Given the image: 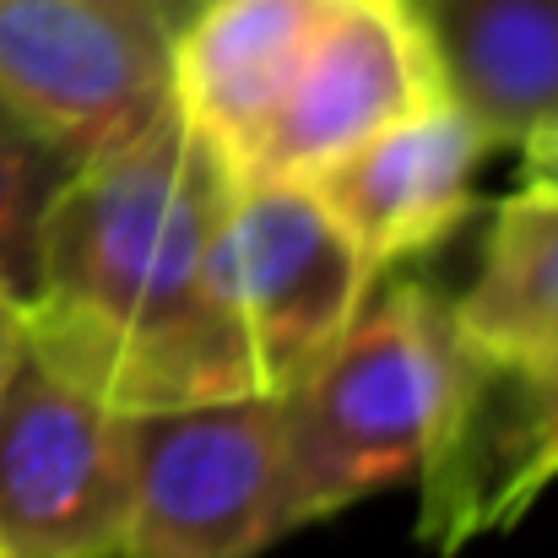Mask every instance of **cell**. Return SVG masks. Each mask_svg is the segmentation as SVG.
Returning a JSON list of instances; mask_svg holds the SVG:
<instances>
[{
  "label": "cell",
  "instance_id": "cell-1",
  "mask_svg": "<svg viewBox=\"0 0 558 558\" xmlns=\"http://www.w3.org/2000/svg\"><path fill=\"white\" fill-rule=\"evenodd\" d=\"M228 190V163L169 104L82 158L49 206L27 331L120 412L255 396L217 288Z\"/></svg>",
  "mask_w": 558,
  "mask_h": 558
},
{
  "label": "cell",
  "instance_id": "cell-2",
  "mask_svg": "<svg viewBox=\"0 0 558 558\" xmlns=\"http://www.w3.org/2000/svg\"><path fill=\"white\" fill-rule=\"evenodd\" d=\"M456 320V390L417 472V532L456 554L515 526L558 483V195L515 190L483 244Z\"/></svg>",
  "mask_w": 558,
  "mask_h": 558
},
{
  "label": "cell",
  "instance_id": "cell-3",
  "mask_svg": "<svg viewBox=\"0 0 558 558\" xmlns=\"http://www.w3.org/2000/svg\"><path fill=\"white\" fill-rule=\"evenodd\" d=\"M456 390L450 299L390 282L364 299L331 353L282 390L277 526L299 532L423 472Z\"/></svg>",
  "mask_w": 558,
  "mask_h": 558
},
{
  "label": "cell",
  "instance_id": "cell-4",
  "mask_svg": "<svg viewBox=\"0 0 558 558\" xmlns=\"http://www.w3.org/2000/svg\"><path fill=\"white\" fill-rule=\"evenodd\" d=\"M125 456L120 558H255L282 537V396L125 412Z\"/></svg>",
  "mask_w": 558,
  "mask_h": 558
},
{
  "label": "cell",
  "instance_id": "cell-5",
  "mask_svg": "<svg viewBox=\"0 0 558 558\" xmlns=\"http://www.w3.org/2000/svg\"><path fill=\"white\" fill-rule=\"evenodd\" d=\"M125 510V412L27 331L0 374V548L5 558H120Z\"/></svg>",
  "mask_w": 558,
  "mask_h": 558
},
{
  "label": "cell",
  "instance_id": "cell-6",
  "mask_svg": "<svg viewBox=\"0 0 558 558\" xmlns=\"http://www.w3.org/2000/svg\"><path fill=\"white\" fill-rule=\"evenodd\" d=\"M217 288L255 390L282 396L353 326L374 271L310 180H233L217 217Z\"/></svg>",
  "mask_w": 558,
  "mask_h": 558
},
{
  "label": "cell",
  "instance_id": "cell-7",
  "mask_svg": "<svg viewBox=\"0 0 558 558\" xmlns=\"http://www.w3.org/2000/svg\"><path fill=\"white\" fill-rule=\"evenodd\" d=\"M0 104L82 163L174 104V44L93 0H0Z\"/></svg>",
  "mask_w": 558,
  "mask_h": 558
},
{
  "label": "cell",
  "instance_id": "cell-8",
  "mask_svg": "<svg viewBox=\"0 0 558 558\" xmlns=\"http://www.w3.org/2000/svg\"><path fill=\"white\" fill-rule=\"evenodd\" d=\"M439 93L412 0H337L239 180H315Z\"/></svg>",
  "mask_w": 558,
  "mask_h": 558
},
{
  "label": "cell",
  "instance_id": "cell-9",
  "mask_svg": "<svg viewBox=\"0 0 558 558\" xmlns=\"http://www.w3.org/2000/svg\"><path fill=\"white\" fill-rule=\"evenodd\" d=\"M499 142L445 93L390 120L326 163L310 185L359 239L369 271H390L439 250L477 206V174Z\"/></svg>",
  "mask_w": 558,
  "mask_h": 558
},
{
  "label": "cell",
  "instance_id": "cell-10",
  "mask_svg": "<svg viewBox=\"0 0 558 558\" xmlns=\"http://www.w3.org/2000/svg\"><path fill=\"white\" fill-rule=\"evenodd\" d=\"M337 0H201L174 38V109L239 180Z\"/></svg>",
  "mask_w": 558,
  "mask_h": 558
},
{
  "label": "cell",
  "instance_id": "cell-11",
  "mask_svg": "<svg viewBox=\"0 0 558 558\" xmlns=\"http://www.w3.org/2000/svg\"><path fill=\"white\" fill-rule=\"evenodd\" d=\"M439 87L494 142L558 125V0H412Z\"/></svg>",
  "mask_w": 558,
  "mask_h": 558
},
{
  "label": "cell",
  "instance_id": "cell-12",
  "mask_svg": "<svg viewBox=\"0 0 558 558\" xmlns=\"http://www.w3.org/2000/svg\"><path fill=\"white\" fill-rule=\"evenodd\" d=\"M71 169L76 163L54 142L0 104V293L16 304H33L38 293L44 222Z\"/></svg>",
  "mask_w": 558,
  "mask_h": 558
},
{
  "label": "cell",
  "instance_id": "cell-13",
  "mask_svg": "<svg viewBox=\"0 0 558 558\" xmlns=\"http://www.w3.org/2000/svg\"><path fill=\"white\" fill-rule=\"evenodd\" d=\"M93 5H109V11H120V16H131V22H142V27H153L174 44L201 0H93Z\"/></svg>",
  "mask_w": 558,
  "mask_h": 558
},
{
  "label": "cell",
  "instance_id": "cell-14",
  "mask_svg": "<svg viewBox=\"0 0 558 558\" xmlns=\"http://www.w3.org/2000/svg\"><path fill=\"white\" fill-rule=\"evenodd\" d=\"M521 174H526V185H543L558 195V125L521 147Z\"/></svg>",
  "mask_w": 558,
  "mask_h": 558
},
{
  "label": "cell",
  "instance_id": "cell-15",
  "mask_svg": "<svg viewBox=\"0 0 558 558\" xmlns=\"http://www.w3.org/2000/svg\"><path fill=\"white\" fill-rule=\"evenodd\" d=\"M22 337H27V304H16V299L0 293V374H5V364H11V353H16Z\"/></svg>",
  "mask_w": 558,
  "mask_h": 558
},
{
  "label": "cell",
  "instance_id": "cell-16",
  "mask_svg": "<svg viewBox=\"0 0 558 558\" xmlns=\"http://www.w3.org/2000/svg\"><path fill=\"white\" fill-rule=\"evenodd\" d=\"M0 558H5V548H0Z\"/></svg>",
  "mask_w": 558,
  "mask_h": 558
}]
</instances>
